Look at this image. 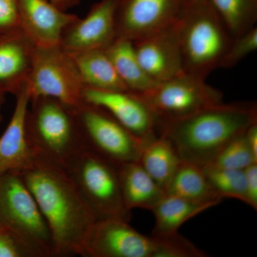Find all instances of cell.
<instances>
[{
    "label": "cell",
    "mask_w": 257,
    "mask_h": 257,
    "mask_svg": "<svg viewBox=\"0 0 257 257\" xmlns=\"http://www.w3.org/2000/svg\"><path fill=\"white\" fill-rule=\"evenodd\" d=\"M120 187L128 210H152L166 196L163 189L147 173L138 162L118 165Z\"/></svg>",
    "instance_id": "cell-18"
},
{
    "label": "cell",
    "mask_w": 257,
    "mask_h": 257,
    "mask_svg": "<svg viewBox=\"0 0 257 257\" xmlns=\"http://www.w3.org/2000/svg\"><path fill=\"white\" fill-rule=\"evenodd\" d=\"M202 167L211 187L221 199L231 198L246 203L244 170L221 168L211 164Z\"/></svg>",
    "instance_id": "cell-25"
},
{
    "label": "cell",
    "mask_w": 257,
    "mask_h": 257,
    "mask_svg": "<svg viewBox=\"0 0 257 257\" xmlns=\"http://www.w3.org/2000/svg\"><path fill=\"white\" fill-rule=\"evenodd\" d=\"M5 100V93L0 92V111H1L2 106ZM0 119H1V114H0Z\"/></svg>",
    "instance_id": "cell-34"
},
{
    "label": "cell",
    "mask_w": 257,
    "mask_h": 257,
    "mask_svg": "<svg viewBox=\"0 0 257 257\" xmlns=\"http://www.w3.org/2000/svg\"><path fill=\"white\" fill-rule=\"evenodd\" d=\"M20 29L35 45H60L65 28L79 18L55 8L50 0H17Z\"/></svg>",
    "instance_id": "cell-16"
},
{
    "label": "cell",
    "mask_w": 257,
    "mask_h": 257,
    "mask_svg": "<svg viewBox=\"0 0 257 257\" xmlns=\"http://www.w3.org/2000/svg\"><path fill=\"white\" fill-rule=\"evenodd\" d=\"M35 47L20 29L0 35V92L15 95L28 81Z\"/></svg>",
    "instance_id": "cell-17"
},
{
    "label": "cell",
    "mask_w": 257,
    "mask_h": 257,
    "mask_svg": "<svg viewBox=\"0 0 257 257\" xmlns=\"http://www.w3.org/2000/svg\"><path fill=\"white\" fill-rule=\"evenodd\" d=\"M137 94L149 106L157 120L179 119L222 102V93L205 78L187 72L156 83Z\"/></svg>",
    "instance_id": "cell-8"
},
{
    "label": "cell",
    "mask_w": 257,
    "mask_h": 257,
    "mask_svg": "<svg viewBox=\"0 0 257 257\" xmlns=\"http://www.w3.org/2000/svg\"><path fill=\"white\" fill-rule=\"evenodd\" d=\"M246 137L253 157L257 160V122L248 128Z\"/></svg>",
    "instance_id": "cell-32"
},
{
    "label": "cell",
    "mask_w": 257,
    "mask_h": 257,
    "mask_svg": "<svg viewBox=\"0 0 257 257\" xmlns=\"http://www.w3.org/2000/svg\"><path fill=\"white\" fill-rule=\"evenodd\" d=\"M133 42L140 65L154 82H164L184 73L177 23Z\"/></svg>",
    "instance_id": "cell-14"
},
{
    "label": "cell",
    "mask_w": 257,
    "mask_h": 257,
    "mask_svg": "<svg viewBox=\"0 0 257 257\" xmlns=\"http://www.w3.org/2000/svg\"><path fill=\"white\" fill-rule=\"evenodd\" d=\"M177 30L184 72L205 79L234 40L208 0H189Z\"/></svg>",
    "instance_id": "cell-4"
},
{
    "label": "cell",
    "mask_w": 257,
    "mask_h": 257,
    "mask_svg": "<svg viewBox=\"0 0 257 257\" xmlns=\"http://www.w3.org/2000/svg\"><path fill=\"white\" fill-rule=\"evenodd\" d=\"M104 50L120 79L130 92H143L156 84L140 65L133 42L116 37Z\"/></svg>",
    "instance_id": "cell-21"
},
{
    "label": "cell",
    "mask_w": 257,
    "mask_h": 257,
    "mask_svg": "<svg viewBox=\"0 0 257 257\" xmlns=\"http://www.w3.org/2000/svg\"><path fill=\"white\" fill-rule=\"evenodd\" d=\"M233 39L254 28L257 0H208Z\"/></svg>",
    "instance_id": "cell-24"
},
{
    "label": "cell",
    "mask_w": 257,
    "mask_h": 257,
    "mask_svg": "<svg viewBox=\"0 0 257 257\" xmlns=\"http://www.w3.org/2000/svg\"><path fill=\"white\" fill-rule=\"evenodd\" d=\"M19 173L48 225L54 256H82L84 241L96 219L64 171L36 162Z\"/></svg>",
    "instance_id": "cell-1"
},
{
    "label": "cell",
    "mask_w": 257,
    "mask_h": 257,
    "mask_svg": "<svg viewBox=\"0 0 257 257\" xmlns=\"http://www.w3.org/2000/svg\"><path fill=\"white\" fill-rule=\"evenodd\" d=\"M246 178V203L254 210L257 209V164L245 169Z\"/></svg>",
    "instance_id": "cell-31"
},
{
    "label": "cell",
    "mask_w": 257,
    "mask_h": 257,
    "mask_svg": "<svg viewBox=\"0 0 257 257\" xmlns=\"http://www.w3.org/2000/svg\"><path fill=\"white\" fill-rule=\"evenodd\" d=\"M19 29H20V19L18 2L0 0V35Z\"/></svg>",
    "instance_id": "cell-29"
},
{
    "label": "cell",
    "mask_w": 257,
    "mask_h": 257,
    "mask_svg": "<svg viewBox=\"0 0 257 257\" xmlns=\"http://www.w3.org/2000/svg\"><path fill=\"white\" fill-rule=\"evenodd\" d=\"M256 122V104L222 101L179 119L157 120V135L169 141L181 161L202 167Z\"/></svg>",
    "instance_id": "cell-2"
},
{
    "label": "cell",
    "mask_w": 257,
    "mask_h": 257,
    "mask_svg": "<svg viewBox=\"0 0 257 257\" xmlns=\"http://www.w3.org/2000/svg\"><path fill=\"white\" fill-rule=\"evenodd\" d=\"M158 239L140 234L117 219L96 221L82 248L86 257H157Z\"/></svg>",
    "instance_id": "cell-10"
},
{
    "label": "cell",
    "mask_w": 257,
    "mask_h": 257,
    "mask_svg": "<svg viewBox=\"0 0 257 257\" xmlns=\"http://www.w3.org/2000/svg\"><path fill=\"white\" fill-rule=\"evenodd\" d=\"M25 128L37 162L63 169L86 146L73 109L53 98L30 100Z\"/></svg>",
    "instance_id": "cell-3"
},
{
    "label": "cell",
    "mask_w": 257,
    "mask_h": 257,
    "mask_svg": "<svg viewBox=\"0 0 257 257\" xmlns=\"http://www.w3.org/2000/svg\"><path fill=\"white\" fill-rule=\"evenodd\" d=\"M62 170L96 221H130L131 211L121 194L118 165L85 146Z\"/></svg>",
    "instance_id": "cell-5"
},
{
    "label": "cell",
    "mask_w": 257,
    "mask_h": 257,
    "mask_svg": "<svg viewBox=\"0 0 257 257\" xmlns=\"http://www.w3.org/2000/svg\"><path fill=\"white\" fill-rule=\"evenodd\" d=\"M55 8L62 12H67L74 7L77 6L82 0H50Z\"/></svg>",
    "instance_id": "cell-33"
},
{
    "label": "cell",
    "mask_w": 257,
    "mask_h": 257,
    "mask_svg": "<svg viewBox=\"0 0 257 257\" xmlns=\"http://www.w3.org/2000/svg\"><path fill=\"white\" fill-rule=\"evenodd\" d=\"M165 193L167 195L211 207L222 201L211 187L202 167L183 161H181Z\"/></svg>",
    "instance_id": "cell-19"
},
{
    "label": "cell",
    "mask_w": 257,
    "mask_h": 257,
    "mask_svg": "<svg viewBox=\"0 0 257 257\" xmlns=\"http://www.w3.org/2000/svg\"><path fill=\"white\" fill-rule=\"evenodd\" d=\"M15 96L16 104L14 112L8 127L0 137V176L10 172H22L37 162L25 128V119L30 102L28 81Z\"/></svg>",
    "instance_id": "cell-15"
},
{
    "label": "cell",
    "mask_w": 257,
    "mask_h": 257,
    "mask_svg": "<svg viewBox=\"0 0 257 257\" xmlns=\"http://www.w3.org/2000/svg\"><path fill=\"white\" fill-rule=\"evenodd\" d=\"M0 257H30L25 248L10 233L0 228Z\"/></svg>",
    "instance_id": "cell-30"
},
{
    "label": "cell",
    "mask_w": 257,
    "mask_h": 257,
    "mask_svg": "<svg viewBox=\"0 0 257 257\" xmlns=\"http://www.w3.org/2000/svg\"><path fill=\"white\" fill-rule=\"evenodd\" d=\"M189 0H120L116 37L135 42L177 23Z\"/></svg>",
    "instance_id": "cell-11"
},
{
    "label": "cell",
    "mask_w": 257,
    "mask_h": 257,
    "mask_svg": "<svg viewBox=\"0 0 257 257\" xmlns=\"http://www.w3.org/2000/svg\"><path fill=\"white\" fill-rule=\"evenodd\" d=\"M0 228L14 236L30 257L54 256L48 225L19 172L0 176Z\"/></svg>",
    "instance_id": "cell-6"
},
{
    "label": "cell",
    "mask_w": 257,
    "mask_h": 257,
    "mask_svg": "<svg viewBox=\"0 0 257 257\" xmlns=\"http://www.w3.org/2000/svg\"><path fill=\"white\" fill-rule=\"evenodd\" d=\"M155 237L159 242L157 257L207 256V253L179 233Z\"/></svg>",
    "instance_id": "cell-27"
},
{
    "label": "cell",
    "mask_w": 257,
    "mask_h": 257,
    "mask_svg": "<svg viewBox=\"0 0 257 257\" xmlns=\"http://www.w3.org/2000/svg\"><path fill=\"white\" fill-rule=\"evenodd\" d=\"M28 88L30 100L51 97L74 109L84 103L86 87L72 56L55 45H35Z\"/></svg>",
    "instance_id": "cell-7"
},
{
    "label": "cell",
    "mask_w": 257,
    "mask_h": 257,
    "mask_svg": "<svg viewBox=\"0 0 257 257\" xmlns=\"http://www.w3.org/2000/svg\"><path fill=\"white\" fill-rule=\"evenodd\" d=\"M86 88L104 91H128L115 70L105 51L69 52Z\"/></svg>",
    "instance_id": "cell-20"
},
{
    "label": "cell",
    "mask_w": 257,
    "mask_h": 257,
    "mask_svg": "<svg viewBox=\"0 0 257 257\" xmlns=\"http://www.w3.org/2000/svg\"><path fill=\"white\" fill-rule=\"evenodd\" d=\"M210 164L221 168L239 170H244L248 166L257 164L248 145L246 132L228 143Z\"/></svg>",
    "instance_id": "cell-26"
},
{
    "label": "cell",
    "mask_w": 257,
    "mask_h": 257,
    "mask_svg": "<svg viewBox=\"0 0 257 257\" xmlns=\"http://www.w3.org/2000/svg\"><path fill=\"white\" fill-rule=\"evenodd\" d=\"M73 111L88 148L118 165L138 162L144 144L110 114L85 102Z\"/></svg>",
    "instance_id": "cell-9"
},
{
    "label": "cell",
    "mask_w": 257,
    "mask_h": 257,
    "mask_svg": "<svg viewBox=\"0 0 257 257\" xmlns=\"http://www.w3.org/2000/svg\"><path fill=\"white\" fill-rule=\"evenodd\" d=\"M120 0H100L85 18H77L62 32L60 45L68 52L105 50L116 38V13Z\"/></svg>",
    "instance_id": "cell-13"
},
{
    "label": "cell",
    "mask_w": 257,
    "mask_h": 257,
    "mask_svg": "<svg viewBox=\"0 0 257 257\" xmlns=\"http://www.w3.org/2000/svg\"><path fill=\"white\" fill-rule=\"evenodd\" d=\"M83 99L106 111L144 145L158 136L156 116L136 93L85 88Z\"/></svg>",
    "instance_id": "cell-12"
},
{
    "label": "cell",
    "mask_w": 257,
    "mask_h": 257,
    "mask_svg": "<svg viewBox=\"0 0 257 257\" xmlns=\"http://www.w3.org/2000/svg\"><path fill=\"white\" fill-rule=\"evenodd\" d=\"M256 49L257 28L254 27L241 36L234 39L221 60L220 67L231 68L234 67Z\"/></svg>",
    "instance_id": "cell-28"
},
{
    "label": "cell",
    "mask_w": 257,
    "mask_h": 257,
    "mask_svg": "<svg viewBox=\"0 0 257 257\" xmlns=\"http://www.w3.org/2000/svg\"><path fill=\"white\" fill-rule=\"evenodd\" d=\"M138 162L165 192L181 160L169 141L157 136L143 145Z\"/></svg>",
    "instance_id": "cell-22"
},
{
    "label": "cell",
    "mask_w": 257,
    "mask_h": 257,
    "mask_svg": "<svg viewBox=\"0 0 257 257\" xmlns=\"http://www.w3.org/2000/svg\"><path fill=\"white\" fill-rule=\"evenodd\" d=\"M211 207L166 194L152 210L155 217L152 236H162L178 233L179 228L186 221Z\"/></svg>",
    "instance_id": "cell-23"
}]
</instances>
